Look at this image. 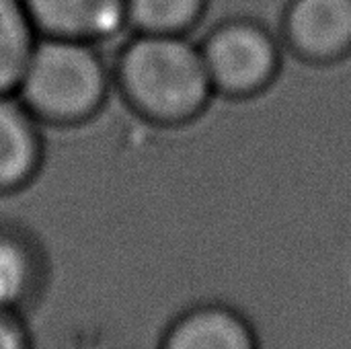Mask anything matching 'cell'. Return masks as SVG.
I'll use <instances>...</instances> for the list:
<instances>
[{
  "label": "cell",
  "instance_id": "cell-1",
  "mask_svg": "<svg viewBox=\"0 0 351 349\" xmlns=\"http://www.w3.org/2000/svg\"><path fill=\"white\" fill-rule=\"evenodd\" d=\"M111 74L125 105L160 128L195 121L216 95L202 49L187 35L134 33L119 49Z\"/></svg>",
  "mask_w": 351,
  "mask_h": 349
},
{
  "label": "cell",
  "instance_id": "cell-2",
  "mask_svg": "<svg viewBox=\"0 0 351 349\" xmlns=\"http://www.w3.org/2000/svg\"><path fill=\"white\" fill-rule=\"evenodd\" d=\"M111 84L95 43L39 37L14 95L39 123L74 128L101 111Z\"/></svg>",
  "mask_w": 351,
  "mask_h": 349
},
{
  "label": "cell",
  "instance_id": "cell-3",
  "mask_svg": "<svg viewBox=\"0 0 351 349\" xmlns=\"http://www.w3.org/2000/svg\"><path fill=\"white\" fill-rule=\"evenodd\" d=\"M199 49L214 93L226 99L259 97L282 70V41L263 23L247 16L220 21Z\"/></svg>",
  "mask_w": 351,
  "mask_h": 349
},
{
  "label": "cell",
  "instance_id": "cell-4",
  "mask_svg": "<svg viewBox=\"0 0 351 349\" xmlns=\"http://www.w3.org/2000/svg\"><path fill=\"white\" fill-rule=\"evenodd\" d=\"M282 43L302 62L331 66L351 56V0H290Z\"/></svg>",
  "mask_w": 351,
  "mask_h": 349
},
{
  "label": "cell",
  "instance_id": "cell-5",
  "mask_svg": "<svg viewBox=\"0 0 351 349\" xmlns=\"http://www.w3.org/2000/svg\"><path fill=\"white\" fill-rule=\"evenodd\" d=\"M39 37L101 43L125 29V0H23Z\"/></svg>",
  "mask_w": 351,
  "mask_h": 349
},
{
  "label": "cell",
  "instance_id": "cell-6",
  "mask_svg": "<svg viewBox=\"0 0 351 349\" xmlns=\"http://www.w3.org/2000/svg\"><path fill=\"white\" fill-rule=\"evenodd\" d=\"M41 165L39 121L14 93H0V195L33 183Z\"/></svg>",
  "mask_w": 351,
  "mask_h": 349
},
{
  "label": "cell",
  "instance_id": "cell-7",
  "mask_svg": "<svg viewBox=\"0 0 351 349\" xmlns=\"http://www.w3.org/2000/svg\"><path fill=\"white\" fill-rule=\"evenodd\" d=\"M160 349H259L251 323L230 306L199 304L167 331Z\"/></svg>",
  "mask_w": 351,
  "mask_h": 349
},
{
  "label": "cell",
  "instance_id": "cell-8",
  "mask_svg": "<svg viewBox=\"0 0 351 349\" xmlns=\"http://www.w3.org/2000/svg\"><path fill=\"white\" fill-rule=\"evenodd\" d=\"M39 33L23 0H0V93H14Z\"/></svg>",
  "mask_w": 351,
  "mask_h": 349
},
{
  "label": "cell",
  "instance_id": "cell-9",
  "mask_svg": "<svg viewBox=\"0 0 351 349\" xmlns=\"http://www.w3.org/2000/svg\"><path fill=\"white\" fill-rule=\"evenodd\" d=\"M208 10V0H125V27L146 35H187Z\"/></svg>",
  "mask_w": 351,
  "mask_h": 349
},
{
  "label": "cell",
  "instance_id": "cell-10",
  "mask_svg": "<svg viewBox=\"0 0 351 349\" xmlns=\"http://www.w3.org/2000/svg\"><path fill=\"white\" fill-rule=\"evenodd\" d=\"M35 255L29 243L12 232H0V306L14 309L35 280Z\"/></svg>",
  "mask_w": 351,
  "mask_h": 349
},
{
  "label": "cell",
  "instance_id": "cell-11",
  "mask_svg": "<svg viewBox=\"0 0 351 349\" xmlns=\"http://www.w3.org/2000/svg\"><path fill=\"white\" fill-rule=\"evenodd\" d=\"M0 349H31V339L21 317L8 306H0Z\"/></svg>",
  "mask_w": 351,
  "mask_h": 349
}]
</instances>
